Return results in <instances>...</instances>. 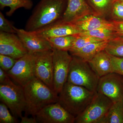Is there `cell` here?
<instances>
[{"label": "cell", "mask_w": 123, "mask_h": 123, "mask_svg": "<svg viewBox=\"0 0 123 123\" xmlns=\"http://www.w3.org/2000/svg\"><path fill=\"white\" fill-rule=\"evenodd\" d=\"M68 0H40L36 6L25 26L35 31L62 20Z\"/></svg>", "instance_id": "obj_1"}, {"label": "cell", "mask_w": 123, "mask_h": 123, "mask_svg": "<svg viewBox=\"0 0 123 123\" xmlns=\"http://www.w3.org/2000/svg\"><path fill=\"white\" fill-rule=\"evenodd\" d=\"M23 87L26 102L25 112L34 117L45 106L58 102L59 94L36 77Z\"/></svg>", "instance_id": "obj_2"}, {"label": "cell", "mask_w": 123, "mask_h": 123, "mask_svg": "<svg viewBox=\"0 0 123 123\" xmlns=\"http://www.w3.org/2000/svg\"><path fill=\"white\" fill-rule=\"evenodd\" d=\"M95 92L67 82L59 94L58 102L76 117L85 110Z\"/></svg>", "instance_id": "obj_3"}, {"label": "cell", "mask_w": 123, "mask_h": 123, "mask_svg": "<svg viewBox=\"0 0 123 123\" xmlns=\"http://www.w3.org/2000/svg\"><path fill=\"white\" fill-rule=\"evenodd\" d=\"M99 78L88 62L72 56L67 82L96 92Z\"/></svg>", "instance_id": "obj_4"}, {"label": "cell", "mask_w": 123, "mask_h": 123, "mask_svg": "<svg viewBox=\"0 0 123 123\" xmlns=\"http://www.w3.org/2000/svg\"><path fill=\"white\" fill-rule=\"evenodd\" d=\"M0 99L16 118H21L26 111V104L23 87L11 81L0 84Z\"/></svg>", "instance_id": "obj_5"}, {"label": "cell", "mask_w": 123, "mask_h": 123, "mask_svg": "<svg viewBox=\"0 0 123 123\" xmlns=\"http://www.w3.org/2000/svg\"><path fill=\"white\" fill-rule=\"evenodd\" d=\"M113 103L104 95L95 92L92 101L85 110L75 117V123H99Z\"/></svg>", "instance_id": "obj_6"}, {"label": "cell", "mask_w": 123, "mask_h": 123, "mask_svg": "<svg viewBox=\"0 0 123 123\" xmlns=\"http://www.w3.org/2000/svg\"><path fill=\"white\" fill-rule=\"evenodd\" d=\"M53 90L58 94L67 82L72 56L68 51L53 49Z\"/></svg>", "instance_id": "obj_7"}, {"label": "cell", "mask_w": 123, "mask_h": 123, "mask_svg": "<svg viewBox=\"0 0 123 123\" xmlns=\"http://www.w3.org/2000/svg\"><path fill=\"white\" fill-rule=\"evenodd\" d=\"M7 73L15 83L24 86L36 77L34 53L28 52L18 59L13 67Z\"/></svg>", "instance_id": "obj_8"}, {"label": "cell", "mask_w": 123, "mask_h": 123, "mask_svg": "<svg viewBox=\"0 0 123 123\" xmlns=\"http://www.w3.org/2000/svg\"><path fill=\"white\" fill-rule=\"evenodd\" d=\"M97 92L107 97L113 103L123 101V77L111 73L99 78Z\"/></svg>", "instance_id": "obj_9"}, {"label": "cell", "mask_w": 123, "mask_h": 123, "mask_svg": "<svg viewBox=\"0 0 123 123\" xmlns=\"http://www.w3.org/2000/svg\"><path fill=\"white\" fill-rule=\"evenodd\" d=\"M37 123H74L75 117L59 103L50 104L42 108L35 116Z\"/></svg>", "instance_id": "obj_10"}, {"label": "cell", "mask_w": 123, "mask_h": 123, "mask_svg": "<svg viewBox=\"0 0 123 123\" xmlns=\"http://www.w3.org/2000/svg\"><path fill=\"white\" fill-rule=\"evenodd\" d=\"M34 54L36 77L53 90L52 50Z\"/></svg>", "instance_id": "obj_11"}, {"label": "cell", "mask_w": 123, "mask_h": 123, "mask_svg": "<svg viewBox=\"0 0 123 123\" xmlns=\"http://www.w3.org/2000/svg\"><path fill=\"white\" fill-rule=\"evenodd\" d=\"M28 53L17 34L0 31V54L18 60Z\"/></svg>", "instance_id": "obj_12"}, {"label": "cell", "mask_w": 123, "mask_h": 123, "mask_svg": "<svg viewBox=\"0 0 123 123\" xmlns=\"http://www.w3.org/2000/svg\"><path fill=\"white\" fill-rule=\"evenodd\" d=\"M15 30L29 53H35L53 49L47 39L38 36L34 32L15 27Z\"/></svg>", "instance_id": "obj_13"}, {"label": "cell", "mask_w": 123, "mask_h": 123, "mask_svg": "<svg viewBox=\"0 0 123 123\" xmlns=\"http://www.w3.org/2000/svg\"><path fill=\"white\" fill-rule=\"evenodd\" d=\"M42 38L56 37L76 35L81 33L72 23L60 20L52 24L35 31H32Z\"/></svg>", "instance_id": "obj_14"}, {"label": "cell", "mask_w": 123, "mask_h": 123, "mask_svg": "<svg viewBox=\"0 0 123 123\" xmlns=\"http://www.w3.org/2000/svg\"><path fill=\"white\" fill-rule=\"evenodd\" d=\"M90 15L95 14L86 0H68L62 20L66 22L73 23Z\"/></svg>", "instance_id": "obj_15"}, {"label": "cell", "mask_w": 123, "mask_h": 123, "mask_svg": "<svg viewBox=\"0 0 123 123\" xmlns=\"http://www.w3.org/2000/svg\"><path fill=\"white\" fill-rule=\"evenodd\" d=\"M88 62L99 78L114 73L111 55L105 50L98 53Z\"/></svg>", "instance_id": "obj_16"}, {"label": "cell", "mask_w": 123, "mask_h": 123, "mask_svg": "<svg viewBox=\"0 0 123 123\" xmlns=\"http://www.w3.org/2000/svg\"><path fill=\"white\" fill-rule=\"evenodd\" d=\"M72 23L74 24L81 32L101 28L114 29L112 21L95 15H87Z\"/></svg>", "instance_id": "obj_17"}, {"label": "cell", "mask_w": 123, "mask_h": 123, "mask_svg": "<svg viewBox=\"0 0 123 123\" xmlns=\"http://www.w3.org/2000/svg\"><path fill=\"white\" fill-rule=\"evenodd\" d=\"M108 41H104L91 43L70 53L73 56H76L88 62L98 53L105 50Z\"/></svg>", "instance_id": "obj_18"}, {"label": "cell", "mask_w": 123, "mask_h": 123, "mask_svg": "<svg viewBox=\"0 0 123 123\" xmlns=\"http://www.w3.org/2000/svg\"><path fill=\"white\" fill-rule=\"evenodd\" d=\"M123 101L113 103L99 123H123Z\"/></svg>", "instance_id": "obj_19"}, {"label": "cell", "mask_w": 123, "mask_h": 123, "mask_svg": "<svg viewBox=\"0 0 123 123\" xmlns=\"http://www.w3.org/2000/svg\"><path fill=\"white\" fill-rule=\"evenodd\" d=\"M95 15L105 18L109 15L111 9L116 0H86Z\"/></svg>", "instance_id": "obj_20"}, {"label": "cell", "mask_w": 123, "mask_h": 123, "mask_svg": "<svg viewBox=\"0 0 123 123\" xmlns=\"http://www.w3.org/2000/svg\"><path fill=\"white\" fill-rule=\"evenodd\" d=\"M77 37L76 35L47 39L52 48L61 50L69 51Z\"/></svg>", "instance_id": "obj_21"}, {"label": "cell", "mask_w": 123, "mask_h": 123, "mask_svg": "<svg viewBox=\"0 0 123 123\" xmlns=\"http://www.w3.org/2000/svg\"><path fill=\"white\" fill-rule=\"evenodd\" d=\"M32 0H0V8L2 10L6 7L10 8L6 13L7 16H11L18 9L23 8L30 10L33 6Z\"/></svg>", "instance_id": "obj_22"}, {"label": "cell", "mask_w": 123, "mask_h": 123, "mask_svg": "<svg viewBox=\"0 0 123 123\" xmlns=\"http://www.w3.org/2000/svg\"><path fill=\"white\" fill-rule=\"evenodd\" d=\"M77 35L94 37L104 41H110L117 37L114 29L108 28H99L89 31H84Z\"/></svg>", "instance_id": "obj_23"}, {"label": "cell", "mask_w": 123, "mask_h": 123, "mask_svg": "<svg viewBox=\"0 0 123 123\" xmlns=\"http://www.w3.org/2000/svg\"><path fill=\"white\" fill-rule=\"evenodd\" d=\"M105 50L111 55L123 57V37H116L108 41Z\"/></svg>", "instance_id": "obj_24"}, {"label": "cell", "mask_w": 123, "mask_h": 123, "mask_svg": "<svg viewBox=\"0 0 123 123\" xmlns=\"http://www.w3.org/2000/svg\"><path fill=\"white\" fill-rule=\"evenodd\" d=\"M77 37L69 52H73L93 43L104 41L102 40L94 37L81 36L76 35Z\"/></svg>", "instance_id": "obj_25"}, {"label": "cell", "mask_w": 123, "mask_h": 123, "mask_svg": "<svg viewBox=\"0 0 123 123\" xmlns=\"http://www.w3.org/2000/svg\"><path fill=\"white\" fill-rule=\"evenodd\" d=\"M109 15L111 21H123V1L116 0L112 5Z\"/></svg>", "instance_id": "obj_26"}, {"label": "cell", "mask_w": 123, "mask_h": 123, "mask_svg": "<svg viewBox=\"0 0 123 123\" xmlns=\"http://www.w3.org/2000/svg\"><path fill=\"white\" fill-rule=\"evenodd\" d=\"M8 109L4 103L1 102L0 103V123H17V118L10 114Z\"/></svg>", "instance_id": "obj_27"}, {"label": "cell", "mask_w": 123, "mask_h": 123, "mask_svg": "<svg viewBox=\"0 0 123 123\" xmlns=\"http://www.w3.org/2000/svg\"><path fill=\"white\" fill-rule=\"evenodd\" d=\"M17 60L9 56L0 54V68L7 72L13 67Z\"/></svg>", "instance_id": "obj_28"}, {"label": "cell", "mask_w": 123, "mask_h": 123, "mask_svg": "<svg viewBox=\"0 0 123 123\" xmlns=\"http://www.w3.org/2000/svg\"><path fill=\"white\" fill-rule=\"evenodd\" d=\"M0 31L16 34L15 27L6 18L1 12H0Z\"/></svg>", "instance_id": "obj_29"}, {"label": "cell", "mask_w": 123, "mask_h": 123, "mask_svg": "<svg viewBox=\"0 0 123 123\" xmlns=\"http://www.w3.org/2000/svg\"><path fill=\"white\" fill-rule=\"evenodd\" d=\"M114 73L118 74L123 77V57L111 55Z\"/></svg>", "instance_id": "obj_30"}, {"label": "cell", "mask_w": 123, "mask_h": 123, "mask_svg": "<svg viewBox=\"0 0 123 123\" xmlns=\"http://www.w3.org/2000/svg\"><path fill=\"white\" fill-rule=\"evenodd\" d=\"M112 21L117 36L123 37V21Z\"/></svg>", "instance_id": "obj_31"}, {"label": "cell", "mask_w": 123, "mask_h": 123, "mask_svg": "<svg viewBox=\"0 0 123 123\" xmlns=\"http://www.w3.org/2000/svg\"><path fill=\"white\" fill-rule=\"evenodd\" d=\"M12 80L7 72L0 68V84H7Z\"/></svg>", "instance_id": "obj_32"}, {"label": "cell", "mask_w": 123, "mask_h": 123, "mask_svg": "<svg viewBox=\"0 0 123 123\" xmlns=\"http://www.w3.org/2000/svg\"><path fill=\"white\" fill-rule=\"evenodd\" d=\"M21 123H37L35 117H28L27 116H22L21 118Z\"/></svg>", "instance_id": "obj_33"}, {"label": "cell", "mask_w": 123, "mask_h": 123, "mask_svg": "<svg viewBox=\"0 0 123 123\" xmlns=\"http://www.w3.org/2000/svg\"><path fill=\"white\" fill-rule=\"evenodd\" d=\"M119 0L121 1H123V0Z\"/></svg>", "instance_id": "obj_34"}, {"label": "cell", "mask_w": 123, "mask_h": 123, "mask_svg": "<svg viewBox=\"0 0 123 123\" xmlns=\"http://www.w3.org/2000/svg\"></svg>", "instance_id": "obj_35"}]
</instances>
